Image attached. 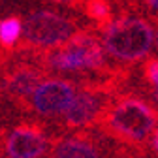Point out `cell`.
<instances>
[{
    "label": "cell",
    "mask_w": 158,
    "mask_h": 158,
    "mask_svg": "<svg viewBox=\"0 0 158 158\" xmlns=\"http://www.w3.org/2000/svg\"><path fill=\"white\" fill-rule=\"evenodd\" d=\"M17 53V51H15ZM106 47L102 38H98L92 30L75 32L62 47L42 53H25L44 66L47 72H102L111 64L107 62Z\"/></svg>",
    "instance_id": "7a4b0ae2"
},
{
    "label": "cell",
    "mask_w": 158,
    "mask_h": 158,
    "mask_svg": "<svg viewBox=\"0 0 158 158\" xmlns=\"http://www.w3.org/2000/svg\"><path fill=\"white\" fill-rule=\"evenodd\" d=\"M55 139L40 123H23L4 134V152L8 158H44Z\"/></svg>",
    "instance_id": "52a82bcc"
},
{
    "label": "cell",
    "mask_w": 158,
    "mask_h": 158,
    "mask_svg": "<svg viewBox=\"0 0 158 158\" xmlns=\"http://www.w3.org/2000/svg\"><path fill=\"white\" fill-rule=\"evenodd\" d=\"M149 147H151L152 154L158 158V126L152 130V134H151V137H149Z\"/></svg>",
    "instance_id": "4fadbf2b"
},
{
    "label": "cell",
    "mask_w": 158,
    "mask_h": 158,
    "mask_svg": "<svg viewBox=\"0 0 158 158\" xmlns=\"http://www.w3.org/2000/svg\"><path fill=\"white\" fill-rule=\"evenodd\" d=\"M2 151H4V130H0V158H2Z\"/></svg>",
    "instance_id": "9a60e30c"
},
{
    "label": "cell",
    "mask_w": 158,
    "mask_h": 158,
    "mask_svg": "<svg viewBox=\"0 0 158 158\" xmlns=\"http://www.w3.org/2000/svg\"><path fill=\"white\" fill-rule=\"evenodd\" d=\"M102 44L111 58L123 64L141 62L154 45V27L141 15H118L100 32Z\"/></svg>",
    "instance_id": "3957f363"
},
{
    "label": "cell",
    "mask_w": 158,
    "mask_h": 158,
    "mask_svg": "<svg viewBox=\"0 0 158 158\" xmlns=\"http://www.w3.org/2000/svg\"><path fill=\"white\" fill-rule=\"evenodd\" d=\"M51 2L62 4V6H70V8H75V10L79 11V8H81V4L85 2V0H51Z\"/></svg>",
    "instance_id": "5bb4252c"
},
{
    "label": "cell",
    "mask_w": 158,
    "mask_h": 158,
    "mask_svg": "<svg viewBox=\"0 0 158 158\" xmlns=\"http://www.w3.org/2000/svg\"><path fill=\"white\" fill-rule=\"evenodd\" d=\"M79 32L75 21L62 13L40 10L23 21V42L13 51L17 53H42L62 47L68 40Z\"/></svg>",
    "instance_id": "5b68a950"
},
{
    "label": "cell",
    "mask_w": 158,
    "mask_h": 158,
    "mask_svg": "<svg viewBox=\"0 0 158 158\" xmlns=\"http://www.w3.org/2000/svg\"><path fill=\"white\" fill-rule=\"evenodd\" d=\"M77 94V81L62 77H47L40 85L30 100L28 113H36L40 118H56L73 102Z\"/></svg>",
    "instance_id": "8992f818"
},
{
    "label": "cell",
    "mask_w": 158,
    "mask_h": 158,
    "mask_svg": "<svg viewBox=\"0 0 158 158\" xmlns=\"http://www.w3.org/2000/svg\"><path fill=\"white\" fill-rule=\"evenodd\" d=\"M141 81L151 87H158V58L156 56H147L143 60V66L139 70Z\"/></svg>",
    "instance_id": "8fae6325"
},
{
    "label": "cell",
    "mask_w": 158,
    "mask_h": 158,
    "mask_svg": "<svg viewBox=\"0 0 158 158\" xmlns=\"http://www.w3.org/2000/svg\"><path fill=\"white\" fill-rule=\"evenodd\" d=\"M89 23H92V28L96 32H102L111 21H113V11H115V4L113 0H85L79 8Z\"/></svg>",
    "instance_id": "9c48e42d"
},
{
    "label": "cell",
    "mask_w": 158,
    "mask_h": 158,
    "mask_svg": "<svg viewBox=\"0 0 158 158\" xmlns=\"http://www.w3.org/2000/svg\"><path fill=\"white\" fill-rule=\"evenodd\" d=\"M154 47H156V51H158V32H156V40H154Z\"/></svg>",
    "instance_id": "2e32d148"
},
{
    "label": "cell",
    "mask_w": 158,
    "mask_h": 158,
    "mask_svg": "<svg viewBox=\"0 0 158 158\" xmlns=\"http://www.w3.org/2000/svg\"><path fill=\"white\" fill-rule=\"evenodd\" d=\"M156 126L158 107L139 89H130L109 102L94 130L121 145L149 147V137Z\"/></svg>",
    "instance_id": "6da1fadb"
},
{
    "label": "cell",
    "mask_w": 158,
    "mask_h": 158,
    "mask_svg": "<svg viewBox=\"0 0 158 158\" xmlns=\"http://www.w3.org/2000/svg\"><path fill=\"white\" fill-rule=\"evenodd\" d=\"M134 89H139V90L149 98V102H151V104H154V106L158 107V87H151V85H145V83L141 81L139 85L135 83V87H134Z\"/></svg>",
    "instance_id": "7c38bea8"
},
{
    "label": "cell",
    "mask_w": 158,
    "mask_h": 158,
    "mask_svg": "<svg viewBox=\"0 0 158 158\" xmlns=\"http://www.w3.org/2000/svg\"><path fill=\"white\" fill-rule=\"evenodd\" d=\"M49 154L51 158H115L111 139L94 128L56 137Z\"/></svg>",
    "instance_id": "ba28073f"
},
{
    "label": "cell",
    "mask_w": 158,
    "mask_h": 158,
    "mask_svg": "<svg viewBox=\"0 0 158 158\" xmlns=\"http://www.w3.org/2000/svg\"><path fill=\"white\" fill-rule=\"evenodd\" d=\"M47 73L30 55L11 51V56L0 64V102H8L21 113H28V98L47 79Z\"/></svg>",
    "instance_id": "277c9868"
},
{
    "label": "cell",
    "mask_w": 158,
    "mask_h": 158,
    "mask_svg": "<svg viewBox=\"0 0 158 158\" xmlns=\"http://www.w3.org/2000/svg\"><path fill=\"white\" fill-rule=\"evenodd\" d=\"M23 36V21L19 17H6L0 21V47L13 51L19 38Z\"/></svg>",
    "instance_id": "30bf717a"
}]
</instances>
